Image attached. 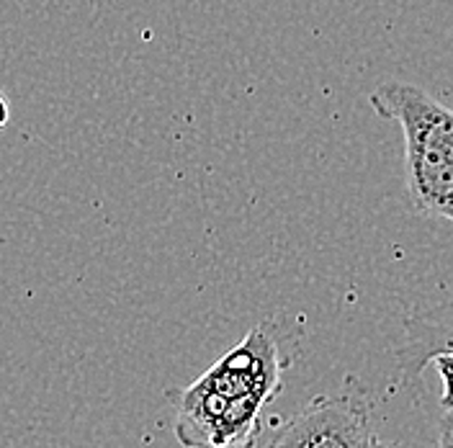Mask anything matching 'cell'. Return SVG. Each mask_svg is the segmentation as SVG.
I'll use <instances>...</instances> for the list:
<instances>
[{
    "instance_id": "ba28073f",
    "label": "cell",
    "mask_w": 453,
    "mask_h": 448,
    "mask_svg": "<svg viewBox=\"0 0 453 448\" xmlns=\"http://www.w3.org/2000/svg\"><path fill=\"white\" fill-rule=\"evenodd\" d=\"M373 448H389V446H384V444H379V441H376V444H373Z\"/></svg>"
},
{
    "instance_id": "52a82bcc",
    "label": "cell",
    "mask_w": 453,
    "mask_h": 448,
    "mask_svg": "<svg viewBox=\"0 0 453 448\" xmlns=\"http://www.w3.org/2000/svg\"><path fill=\"white\" fill-rule=\"evenodd\" d=\"M8 119H11V112H8V101L0 96V129L8 124Z\"/></svg>"
},
{
    "instance_id": "3957f363",
    "label": "cell",
    "mask_w": 453,
    "mask_h": 448,
    "mask_svg": "<svg viewBox=\"0 0 453 448\" xmlns=\"http://www.w3.org/2000/svg\"><path fill=\"white\" fill-rule=\"evenodd\" d=\"M281 368L279 343L268 333V325H260L240 345L226 351L206 374H201L198 382L229 399L260 397L271 402L281 392Z\"/></svg>"
},
{
    "instance_id": "5b68a950",
    "label": "cell",
    "mask_w": 453,
    "mask_h": 448,
    "mask_svg": "<svg viewBox=\"0 0 453 448\" xmlns=\"http://www.w3.org/2000/svg\"><path fill=\"white\" fill-rule=\"evenodd\" d=\"M433 366L438 368L443 379V394H441V410H453V353H441L433 359Z\"/></svg>"
},
{
    "instance_id": "8992f818",
    "label": "cell",
    "mask_w": 453,
    "mask_h": 448,
    "mask_svg": "<svg viewBox=\"0 0 453 448\" xmlns=\"http://www.w3.org/2000/svg\"><path fill=\"white\" fill-rule=\"evenodd\" d=\"M438 448H453V410H443L438 421Z\"/></svg>"
},
{
    "instance_id": "277c9868",
    "label": "cell",
    "mask_w": 453,
    "mask_h": 448,
    "mask_svg": "<svg viewBox=\"0 0 453 448\" xmlns=\"http://www.w3.org/2000/svg\"><path fill=\"white\" fill-rule=\"evenodd\" d=\"M441 353H453V302L404 322V343L396 348L402 384H412Z\"/></svg>"
},
{
    "instance_id": "7a4b0ae2",
    "label": "cell",
    "mask_w": 453,
    "mask_h": 448,
    "mask_svg": "<svg viewBox=\"0 0 453 448\" xmlns=\"http://www.w3.org/2000/svg\"><path fill=\"white\" fill-rule=\"evenodd\" d=\"M371 402L361 390L314 397L304 410L273 430L268 448H373Z\"/></svg>"
},
{
    "instance_id": "6da1fadb",
    "label": "cell",
    "mask_w": 453,
    "mask_h": 448,
    "mask_svg": "<svg viewBox=\"0 0 453 448\" xmlns=\"http://www.w3.org/2000/svg\"><path fill=\"white\" fill-rule=\"evenodd\" d=\"M371 109L404 135L407 197L420 217L453 224V112L412 83L368 93Z\"/></svg>"
}]
</instances>
